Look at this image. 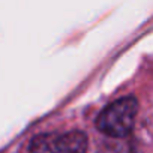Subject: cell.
I'll use <instances>...</instances> for the list:
<instances>
[{
	"label": "cell",
	"mask_w": 153,
	"mask_h": 153,
	"mask_svg": "<svg viewBox=\"0 0 153 153\" xmlns=\"http://www.w3.org/2000/svg\"><path fill=\"white\" fill-rule=\"evenodd\" d=\"M138 114V101L135 96H123L110 105H107L96 117L95 125L99 132L113 137L123 138L134 129Z\"/></svg>",
	"instance_id": "6da1fadb"
},
{
	"label": "cell",
	"mask_w": 153,
	"mask_h": 153,
	"mask_svg": "<svg viewBox=\"0 0 153 153\" xmlns=\"http://www.w3.org/2000/svg\"><path fill=\"white\" fill-rule=\"evenodd\" d=\"M87 135L83 131L47 132L30 143V153H87Z\"/></svg>",
	"instance_id": "7a4b0ae2"
}]
</instances>
